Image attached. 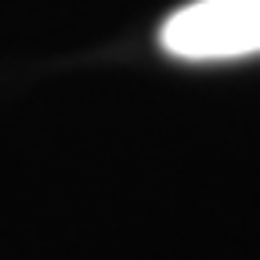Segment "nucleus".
Here are the masks:
<instances>
[{"mask_svg": "<svg viewBox=\"0 0 260 260\" xmlns=\"http://www.w3.org/2000/svg\"><path fill=\"white\" fill-rule=\"evenodd\" d=\"M167 54L184 61H224L260 54V0H195L159 29Z\"/></svg>", "mask_w": 260, "mask_h": 260, "instance_id": "obj_1", "label": "nucleus"}]
</instances>
